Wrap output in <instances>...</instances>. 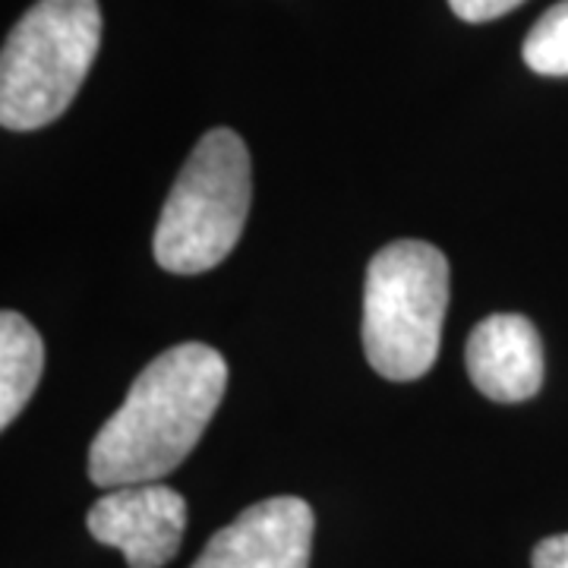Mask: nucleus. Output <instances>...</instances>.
Returning <instances> with one entry per match:
<instances>
[{"label": "nucleus", "instance_id": "obj_1", "mask_svg": "<svg viewBox=\"0 0 568 568\" xmlns=\"http://www.w3.org/2000/svg\"><path fill=\"white\" fill-rule=\"evenodd\" d=\"M227 388L215 347L186 342L142 369L89 446V480L102 489L159 484L203 439Z\"/></svg>", "mask_w": 568, "mask_h": 568}, {"label": "nucleus", "instance_id": "obj_2", "mask_svg": "<svg viewBox=\"0 0 568 568\" xmlns=\"http://www.w3.org/2000/svg\"><path fill=\"white\" fill-rule=\"evenodd\" d=\"M102 44L99 0H39L3 41L0 123L29 133L73 104Z\"/></svg>", "mask_w": 568, "mask_h": 568}, {"label": "nucleus", "instance_id": "obj_3", "mask_svg": "<svg viewBox=\"0 0 568 568\" xmlns=\"http://www.w3.org/2000/svg\"><path fill=\"white\" fill-rule=\"evenodd\" d=\"M253 196L246 142L209 130L181 168L155 227V263L171 275H200L227 260L244 234Z\"/></svg>", "mask_w": 568, "mask_h": 568}, {"label": "nucleus", "instance_id": "obj_4", "mask_svg": "<svg viewBox=\"0 0 568 568\" xmlns=\"http://www.w3.org/2000/svg\"><path fill=\"white\" fill-rule=\"evenodd\" d=\"M448 306V260L424 241L383 246L366 268L364 351L392 383L426 376L443 342Z\"/></svg>", "mask_w": 568, "mask_h": 568}, {"label": "nucleus", "instance_id": "obj_5", "mask_svg": "<svg viewBox=\"0 0 568 568\" xmlns=\"http://www.w3.org/2000/svg\"><path fill=\"white\" fill-rule=\"evenodd\" d=\"M89 534L118 547L130 568H162L181 549L186 530V503L164 484L108 489L85 515Z\"/></svg>", "mask_w": 568, "mask_h": 568}, {"label": "nucleus", "instance_id": "obj_6", "mask_svg": "<svg viewBox=\"0 0 568 568\" xmlns=\"http://www.w3.org/2000/svg\"><path fill=\"white\" fill-rule=\"evenodd\" d=\"M316 518L297 496H272L241 511L190 568H310Z\"/></svg>", "mask_w": 568, "mask_h": 568}, {"label": "nucleus", "instance_id": "obj_7", "mask_svg": "<svg viewBox=\"0 0 568 568\" xmlns=\"http://www.w3.org/2000/svg\"><path fill=\"white\" fill-rule=\"evenodd\" d=\"M465 364L477 392L503 405L528 402L544 386V342L521 313H493L474 325Z\"/></svg>", "mask_w": 568, "mask_h": 568}, {"label": "nucleus", "instance_id": "obj_8", "mask_svg": "<svg viewBox=\"0 0 568 568\" xmlns=\"http://www.w3.org/2000/svg\"><path fill=\"white\" fill-rule=\"evenodd\" d=\"M44 369V345L36 325L26 316L0 313V426L13 424L39 388Z\"/></svg>", "mask_w": 568, "mask_h": 568}, {"label": "nucleus", "instance_id": "obj_9", "mask_svg": "<svg viewBox=\"0 0 568 568\" xmlns=\"http://www.w3.org/2000/svg\"><path fill=\"white\" fill-rule=\"evenodd\" d=\"M525 63L540 77H568V0L534 22L525 39Z\"/></svg>", "mask_w": 568, "mask_h": 568}, {"label": "nucleus", "instance_id": "obj_10", "mask_svg": "<svg viewBox=\"0 0 568 568\" xmlns=\"http://www.w3.org/2000/svg\"><path fill=\"white\" fill-rule=\"evenodd\" d=\"M525 0H448V7L455 10V17L465 22H489L506 17L508 10H515Z\"/></svg>", "mask_w": 568, "mask_h": 568}, {"label": "nucleus", "instance_id": "obj_11", "mask_svg": "<svg viewBox=\"0 0 568 568\" xmlns=\"http://www.w3.org/2000/svg\"><path fill=\"white\" fill-rule=\"evenodd\" d=\"M534 568H568V534L540 540L534 547Z\"/></svg>", "mask_w": 568, "mask_h": 568}]
</instances>
